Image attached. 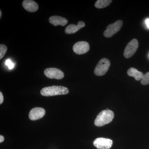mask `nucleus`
<instances>
[{"label": "nucleus", "mask_w": 149, "mask_h": 149, "mask_svg": "<svg viewBox=\"0 0 149 149\" xmlns=\"http://www.w3.org/2000/svg\"><path fill=\"white\" fill-rule=\"evenodd\" d=\"M69 90L66 87L61 86H52L43 88L41 91V94L46 97L66 95Z\"/></svg>", "instance_id": "obj_1"}, {"label": "nucleus", "mask_w": 149, "mask_h": 149, "mask_svg": "<svg viewBox=\"0 0 149 149\" xmlns=\"http://www.w3.org/2000/svg\"><path fill=\"white\" fill-rule=\"evenodd\" d=\"M114 113L110 110H105L100 113L96 117L95 124L101 127L111 122L114 118Z\"/></svg>", "instance_id": "obj_2"}, {"label": "nucleus", "mask_w": 149, "mask_h": 149, "mask_svg": "<svg viewBox=\"0 0 149 149\" xmlns=\"http://www.w3.org/2000/svg\"><path fill=\"white\" fill-rule=\"evenodd\" d=\"M110 64V62L107 58L102 59L96 65L94 73L97 76H102L107 72Z\"/></svg>", "instance_id": "obj_3"}, {"label": "nucleus", "mask_w": 149, "mask_h": 149, "mask_svg": "<svg viewBox=\"0 0 149 149\" xmlns=\"http://www.w3.org/2000/svg\"><path fill=\"white\" fill-rule=\"evenodd\" d=\"M123 22L122 20H117L112 24L107 26V29L104 31V35L107 38H110L117 33L122 27Z\"/></svg>", "instance_id": "obj_4"}, {"label": "nucleus", "mask_w": 149, "mask_h": 149, "mask_svg": "<svg viewBox=\"0 0 149 149\" xmlns=\"http://www.w3.org/2000/svg\"><path fill=\"white\" fill-rule=\"evenodd\" d=\"M139 47V42L136 39L130 41L126 46L124 50V55L125 58H130L136 52Z\"/></svg>", "instance_id": "obj_5"}, {"label": "nucleus", "mask_w": 149, "mask_h": 149, "mask_svg": "<svg viewBox=\"0 0 149 149\" xmlns=\"http://www.w3.org/2000/svg\"><path fill=\"white\" fill-rule=\"evenodd\" d=\"M112 144L111 140L103 138H97L93 142L94 146L99 149H109Z\"/></svg>", "instance_id": "obj_6"}, {"label": "nucleus", "mask_w": 149, "mask_h": 149, "mask_svg": "<svg viewBox=\"0 0 149 149\" xmlns=\"http://www.w3.org/2000/svg\"><path fill=\"white\" fill-rule=\"evenodd\" d=\"M45 75L50 79H56L60 80L63 78L64 73L60 69L56 68H48L44 71Z\"/></svg>", "instance_id": "obj_7"}, {"label": "nucleus", "mask_w": 149, "mask_h": 149, "mask_svg": "<svg viewBox=\"0 0 149 149\" xmlns=\"http://www.w3.org/2000/svg\"><path fill=\"white\" fill-rule=\"evenodd\" d=\"M90 50V45L87 42L82 41L75 43L73 47V52L77 54H83Z\"/></svg>", "instance_id": "obj_8"}, {"label": "nucleus", "mask_w": 149, "mask_h": 149, "mask_svg": "<svg viewBox=\"0 0 149 149\" xmlns=\"http://www.w3.org/2000/svg\"><path fill=\"white\" fill-rule=\"evenodd\" d=\"M45 111L41 107H35L32 109L29 113L30 120H35L42 118L45 114Z\"/></svg>", "instance_id": "obj_9"}, {"label": "nucleus", "mask_w": 149, "mask_h": 149, "mask_svg": "<svg viewBox=\"0 0 149 149\" xmlns=\"http://www.w3.org/2000/svg\"><path fill=\"white\" fill-rule=\"evenodd\" d=\"M22 4L24 9L29 12L37 11L39 8L37 3L32 0H24L22 2Z\"/></svg>", "instance_id": "obj_10"}, {"label": "nucleus", "mask_w": 149, "mask_h": 149, "mask_svg": "<svg viewBox=\"0 0 149 149\" xmlns=\"http://www.w3.org/2000/svg\"><path fill=\"white\" fill-rule=\"evenodd\" d=\"M85 22L83 21H79L77 25L70 24L65 29V33L67 34H72L76 33L81 28L85 27Z\"/></svg>", "instance_id": "obj_11"}, {"label": "nucleus", "mask_w": 149, "mask_h": 149, "mask_svg": "<svg viewBox=\"0 0 149 149\" xmlns=\"http://www.w3.org/2000/svg\"><path fill=\"white\" fill-rule=\"evenodd\" d=\"M50 23L55 26L61 25L64 26L68 22L67 19L64 17L58 16H53L49 19Z\"/></svg>", "instance_id": "obj_12"}, {"label": "nucleus", "mask_w": 149, "mask_h": 149, "mask_svg": "<svg viewBox=\"0 0 149 149\" xmlns=\"http://www.w3.org/2000/svg\"><path fill=\"white\" fill-rule=\"evenodd\" d=\"M127 74L129 76L134 77L136 80H142L144 74L143 72L138 71L136 68H130L127 71Z\"/></svg>", "instance_id": "obj_13"}, {"label": "nucleus", "mask_w": 149, "mask_h": 149, "mask_svg": "<svg viewBox=\"0 0 149 149\" xmlns=\"http://www.w3.org/2000/svg\"><path fill=\"white\" fill-rule=\"evenodd\" d=\"M112 2L111 0H98L95 3V7L100 9L108 6Z\"/></svg>", "instance_id": "obj_14"}, {"label": "nucleus", "mask_w": 149, "mask_h": 149, "mask_svg": "<svg viewBox=\"0 0 149 149\" xmlns=\"http://www.w3.org/2000/svg\"><path fill=\"white\" fill-rule=\"evenodd\" d=\"M7 50V47L4 45H0V59L4 56Z\"/></svg>", "instance_id": "obj_15"}, {"label": "nucleus", "mask_w": 149, "mask_h": 149, "mask_svg": "<svg viewBox=\"0 0 149 149\" xmlns=\"http://www.w3.org/2000/svg\"><path fill=\"white\" fill-rule=\"evenodd\" d=\"M141 83L143 85H147L149 84V72L144 74L141 80Z\"/></svg>", "instance_id": "obj_16"}, {"label": "nucleus", "mask_w": 149, "mask_h": 149, "mask_svg": "<svg viewBox=\"0 0 149 149\" xmlns=\"http://www.w3.org/2000/svg\"><path fill=\"white\" fill-rule=\"evenodd\" d=\"M6 65L8 66L10 69H13L14 67V64L10 60L8 59L6 61Z\"/></svg>", "instance_id": "obj_17"}, {"label": "nucleus", "mask_w": 149, "mask_h": 149, "mask_svg": "<svg viewBox=\"0 0 149 149\" xmlns=\"http://www.w3.org/2000/svg\"><path fill=\"white\" fill-rule=\"evenodd\" d=\"M3 96L2 93L1 92L0 93V104H2L3 102Z\"/></svg>", "instance_id": "obj_18"}, {"label": "nucleus", "mask_w": 149, "mask_h": 149, "mask_svg": "<svg viewBox=\"0 0 149 149\" xmlns=\"http://www.w3.org/2000/svg\"><path fill=\"white\" fill-rule=\"evenodd\" d=\"M4 138L3 136H2V135H1V136H0V143H2L3 141H4Z\"/></svg>", "instance_id": "obj_19"}, {"label": "nucleus", "mask_w": 149, "mask_h": 149, "mask_svg": "<svg viewBox=\"0 0 149 149\" xmlns=\"http://www.w3.org/2000/svg\"><path fill=\"white\" fill-rule=\"evenodd\" d=\"M146 22L147 27L149 28V19H147L146 20Z\"/></svg>", "instance_id": "obj_20"}, {"label": "nucleus", "mask_w": 149, "mask_h": 149, "mask_svg": "<svg viewBox=\"0 0 149 149\" xmlns=\"http://www.w3.org/2000/svg\"><path fill=\"white\" fill-rule=\"evenodd\" d=\"M2 16V12L1 10H0V18H1Z\"/></svg>", "instance_id": "obj_21"}]
</instances>
